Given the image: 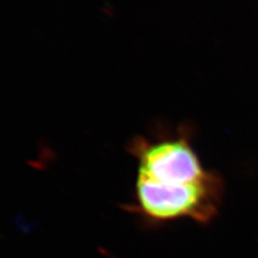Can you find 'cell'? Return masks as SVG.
<instances>
[{
    "label": "cell",
    "instance_id": "obj_1",
    "mask_svg": "<svg viewBox=\"0 0 258 258\" xmlns=\"http://www.w3.org/2000/svg\"><path fill=\"white\" fill-rule=\"evenodd\" d=\"M191 127L160 129L153 137L135 135L128 152L137 161V178L154 184L178 188L203 182L213 173L203 169L194 148Z\"/></svg>",
    "mask_w": 258,
    "mask_h": 258
},
{
    "label": "cell",
    "instance_id": "obj_2",
    "mask_svg": "<svg viewBox=\"0 0 258 258\" xmlns=\"http://www.w3.org/2000/svg\"><path fill=\"white\" fill-rule=\"evenodd\" d=\"M220 195V180L214 173L198 184L179 188L135 178L133 198L124 208L151 226L184 219L207 224L217 214Z\"/></svg>",
    "mask_w": 258,
    "mask_h": 258
}]
</instances>
